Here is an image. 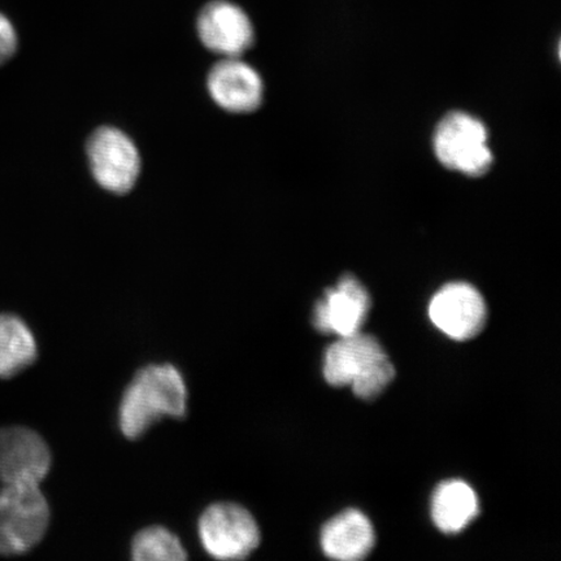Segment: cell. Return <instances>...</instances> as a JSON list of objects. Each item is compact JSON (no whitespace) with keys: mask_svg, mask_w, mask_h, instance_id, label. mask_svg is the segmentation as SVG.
<instances>
[{"mask_svg":"<svg viewBox=\"0 0 561 561\" xmlns=\"http://www.w3.org/2000/svg\"><path fill=\"white\" fill-rule=\"evenodd\" d=\"M486 126L466 112L444 117L434 135V151L442 164L462 174H485L493 164Z\"/></svg>","mask_w":561,"mask_h":561,"instance_id":"cell-4","label":"cell"},{"mask_svg":"<svg viewBox=\"0 0 561 561\" xmlns=\"http://www.w3.org/2000/svg\"><path fill=\"white\" fill-rule=\"evenodd\" d=\"M370 308L366 287L354 276H345L325 291L314 307L313 325L320 333L346 336L362 332Z\"/></svg>","mask_w":561,"mask_h":561,"instance_id":"cell-10","label":"cell"},{"mask_svg":"<svg viewBox=\"0 0 561 561\" xmlns=\"http://www.w3.org/2000/svg\"><path fill=\"white\" fill-rule=\"evenodd\" d=\"M34 335L19 316L0 313V378H12L37 359Z\"/></svg>","mask_w":561,"mask_h":561,"instance_id":"cell-14","label":"cell"},{"mask_svg":"<svg viewBox=\"0 0 561 561\" xmlns=\"http://www.w3.org/2000/svg\"><path fill=\"white\" fill-rule=\"evenodd\" d=\"M430 318L450 339L468 341L485 327L488 308L476 287L467 283H451L432 298Z\"/></svg>","mask_w":561,"mask_h":561,"instance_id":"cell-7","label":"cell"},{"mask_svg":"<svg viewBox=\"0 0 561 561\" xmlns=\"http://www.w3.org/2000/svg\"><path fill=\"white\" fill-rule=\"evenodd\" d=\"M199 537L210 557L238 560L250 556L261 543L254 516L237 503H215L203 512Z\"/></svg>","mask_w":561,"mask_h":561,"instance_id":"cell-5","label":"cell"},{"mask_svg":"<svg viewBox=\"0 0 561 561\" xmlns=\"http://www.w3.org/2000/svg\"><path fill=\"white\" fill-rule=\"evenodd\" d=\"M19 38L11 21L0 13V67L12 59L16 54Z\"/></svg>","mask_w":561,"mask_h":561,"instance_id":"cell-16","label":"cell"},{"mask_svg":"<svg viewBox=\"0 0 561 561\" xmlns=\"http://www.w3.org/2000/svg\"><path fill=\"white\" fill-rule=\"evenodd\" d=\"M479 514V497L468 483L458 480L446 481L434 491L432 518L437 528L446 535H456L465 530Z\"/></svg>","mask_w":561,"mask_h":561,"instance_id":"cell-13","label":"cell"},{"mask_svg":"<svg viewBox=\"0 0 561 561\" xmlns=\"http://www.w3.org/2000/svg\"><path fill=\"white\" fill-rule=\"evenodd\" d=\"M207 88L215 103L231 114H250L263 102L261 75L240 58H222L217 62L209 70Z\"/></svg>","mask_w":561,"mask_h":561,"instance_id":"cell-11","label":"cell"},{"mask_svg":"<svg viewBox=\"0 0 561 561\" xmlns=\"http://www.w3.org/2000/svg\"><path fill=\"white\" fill-rule=\"evenodd\" d=\"M131 558L137 561H181L187 558V553L171 530L150 526L133 539Z\"/></svg>","mask_w":561,"mask_h":561,"instance_id":"cell-15","label":"cell"},{"mask_svg":"<svg viewBox=\"0 0 561 561\" xmlns=\"http://www.w3.org/2000/svg\"><path fill=\"white\" fill-rule=\"evenodd\" d=\"M375 529L369 518L357 510H347L329 520L321 531V547L328 558L357 561L374 549Z\"/></svg>","mask_w":561,"mask_h":561,"instance_id":"cell-12","label":"cell"},{"mask_svg":"<svg viewBox=\"0 0 561 561\" xmlns=\"http://www.w3.org/2000/svg\"><path fill=\"white\" fill-rule=\"evenodd\" d=\"M324 376L336 388L351 386L356 397L374 399L392 381L396 369L380 342L359 332L340 336L327 350Z\"/></svg>","mask_w":561,"mask_h":561,"instance_id":"cell-2","label":"cell"},{"mask_svg":"<svg viewBox=\"0 0 561 561\" xmlns=\"http://www.w3.org/2000/svg\"><path fill=\"white\" fill-rule=\"evenodd\" d=\"M184 377L171 364L147 366L126 388L118 410V424L126 438L138 439L163 417L186 416Z\"/></svg>","mask_w":561,"mask_h":561,"instance_id":"cell-1","label":"cell"},{"mask_svg":"<svg viewBox=\"0 0 561 561\" xmlns=\"http://www.w3.org/2000/svg\"><path fill=\"white\" fill-rule=\"evenodd\" d=\"M53 455L46 440L25 426L0 430V483H42L50 472Z\"/></svg>","mask_w":561,"mask_h":561,"instance_id":"cell-8","label":"cell"},{"mask_svg":"<svg viewBox=\"0 0 561 561\" xmlns=\"http://www.w3.org/2000/svg\"><path fill=\"white\" fill-rule=\"evenodd\" d=\"M196 30L202 44L222 58H240L255 42L248 13L228 0H214L203 7Z\"/></svg>","mask_w":561,"mask_h":561,"instance_id":"cell-9","label":"cell"},{"mask_svg":"<svg viewBox=\"0 0 561 561\" xmlns=\"http://www.w3.org/2000/svg\"><path fill=\"white\" fill-rule=\"evenodd\" d=\"M50 506L39 483H2L0 488V556L31 551L44 539L50 525Z\"/></svg>","mask_w":561,"mask_h":561,"instance_id":"cell-3","label":"cell"},{"mask_svg":"<svg viewBox=\"0 0 561 561\" xmlns=\"http://www.w3.org/2000/svg\"><path fill=\"white\" fill-rule=\"evenodd\" d=\"M91 173L105 191L126 194L135 187L140 172L137 146L122 130L103 126L88 142Z\"/></svg>","mask_w":561,"mask_h":561,"instance_id":"cell-6","label":"cell"}]
</instances>
